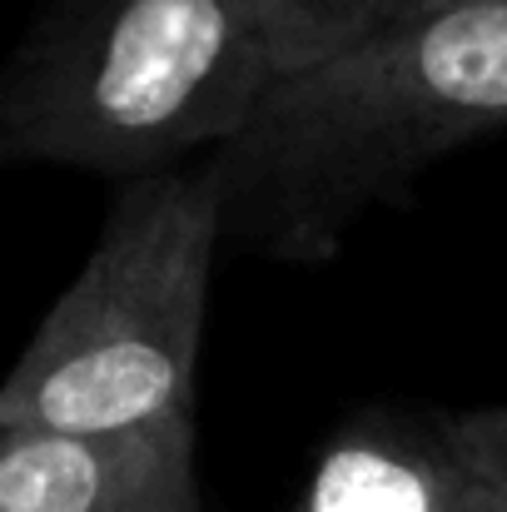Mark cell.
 <instances>
[{"mask_svg":"<svg viewBox=\"0 0 507 512\" xmlns=\"http://www.w3.org/2000/svg\"><path fill=\"white\" fill-rule=\"evenodd\" d=\"M507 130V0H448L393 20L319 70L274 80L254 120L209 155L224 234L329 259L453 150Z\"/></svg>","mask_w":507,"mask_h":512,"instance_id":"cell-1","label":"cell"},{"mask_svg":"<svg viewBox=\"0 0 507 512\" xmlns=\"http://www.w3.org/2000/svg\"><path fill=\"white\" fill-rule=\"evenodd\" d=\"M279 80L244 0H55L0 100V155L160 174L229 145Z\"/></svg>","mask_w":507,"mask_h":512,"instance_id":"cell-2","label":"cell"},{"mask_svg":"<svg viewBox=\"0 0 507 512\" xmlns=\"http://www.w3.org/2000/svg\"><path fill=\"white\" fill-rule=\"evenodd\" d=\"M224 239V189L199 170L130 179L105 229L20 348L0 388V433H110L199 418L209 274Z\"/></svg>","mask_w":507,"mask_h":512,"instance_id":"cell-3","label":"cell"},{"mask_svg":"<svg viewBox=\"0 0 507 512\" xmlns=\"http://www.w3.org/2000/svg\"><path fill=\"white\" fill-rule=\"evenodd\" d=\"M0 512H204L199 418L0 433Z\"/></svg>","mask_w":507,"mask_h":512,"instance_id":"cell-4","label":"cell"},{"mask_svg":"<svg viewBox=\"0 0 507 512\" xmlns=\"http://www.w3.org/2000/svg\"><path fill=\"white\" fill-rule=\"evenodd\" d=\"M463 458L443 428L433 438L388 418H358L324 448L294 512H453Z\"/></svg>","mask_w":507,"mask_h":512,"instance_id":"cell-5","label":"cell"},{"mask_svg":"<svg viewBox=\"0 0 507 512\" xmlns=\"http://www.w3.org/2000/svg\"><path fill=\"white\" fill-rule=\"evenodd\" d=\"M264 30L279 80L319 70L408 15V0H244Z\"/></svg>","mask_w":507,"mask_h":512,"instance_id":"cell-6","label":"cell"},{"mask_svg":"<svg viewBox=\"0 0 507 512\" xmlns=\"http://www.w3.org/2000/svg\"><path fill=\"white\" fill-rule=\"evenodd\" d=\"M448 448L483 478H507V403L473 408L443 423Z\"/></svg>","mask_w":507,"mask_h":512,"instance_id":"cell-7","label":"cell"},{"mask_svg":"<svg viewBox=\"0 0 507 512\" xmlns=\"http://www.w3.org/2000/svg\"><path fill=\"white\" fill-rule=\"evenodd\" d=\"M463 468H468V463H463ZM468 498L483 512H507V478H483V473L468 468Z\"/></svg>","mask_w":507,"mask_h":512,"instance_id":"cell-8","label":"cell"},{"mask_svg":"<svg viewBox=\"0 0 507 512\" xmlns=\"http://www.w3.org/2000/svg\"><path fill=\"white\" fill-rule=\"evenodd\" d=\"M433 5H448V0H408V15L413 10H433Z\"/></svg>","mask_w":507,"mask_h":512,"instance_id":"cell-9","label":"cell"}]
</instances>
